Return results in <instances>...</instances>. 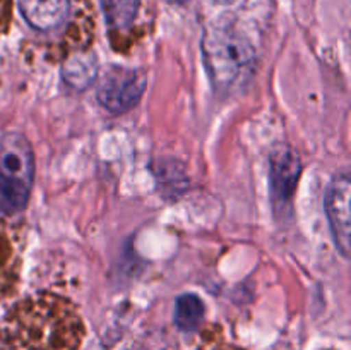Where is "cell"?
I'll return each mask as SVG.
<instances>
[{"mask_svg":"<svg viewBox=\"0 0 351 350\" xmlns=\"http://www.w3.org/2000/svg\"><path fill=\"white\" fill-rule=\"evenodd\" d=\"M75 0H19L24 21L43 34L62 33L74 17Z\"/></svg>","mask_w":351,"mask_h":350,"instance_id":"cell-7","label":"cell"},{"mask_svg":"<svg viewBox=\"0 0 351 350\" xmlns=\"http://www.w3.org/2000/svg\"><path fill=\"white\" fill-rule=\"evenodd\" d=\"M168 2H173V3H185V2H189V0H168Z\"/></svg>","mask_w":351,"mask_h":350,"instance_id":"cell-12","label":"cell"},{"mask_svg":"<svg viewBox=\"0 0 351 350\" xmlns=\"http://www.w3.org/2000/svg\"><path fill=\"white\" fill-rule=\"evenodd\" d=\"M204 318V302L195 294H182L175 301L173 319L182 331H194Z\"/></svg>","mask_w":351,"mask_h":350,"instance_id":"cell-9","label":"cell"},{"mask_svg":"<svg viewBox=\"0 0 351 350\" xmlns=\"http://www.w3.org/2000/svg\"><path fill=\"white\" fill-rule=\"evenodd\" d=\"M202 60L216 91L228 93L250 78L256 50L230 24L213 23L201 40Z\"/></svg>","mask_w":351,"mask_h":350,"instance_id":"cell-2","label":"cell"},{"mask_svg":"<svg viewBox=\"0 0 351 350\" xmlns=\"http://www.w3.org/2000/svg\"><path fill=\"white\" fill-rule=\"evenodd\" d=\"M99 71V62L95 54L91 51H77L62 65V78H64L65 84L72 89H82L89 88L91 82L95 81Z\"/></svg>","mask_w":351,"mask_h":350,"instance_id":"cell-8","label":"cell"},{"mask_svg":"<svg viewBox=\"0 0 351 350\" xmlns=\"http://www.w3.org/2000/svg\"><path fill=\"white\" fill-rule=\"evenodd\" d=\"M5 257H7V242L5 239H3L2 233H0V268H2L3 263H5Z\"/></svg>","mask_w":351,"mask_h":350,"instance_id":"cell-11","label":"cell"},{"mask_svg":"<svg viewBox=\"0 0 351 350\" xmlns=\"http://www.w3.org/2000/svg\"><path fill=\"white\" fill-rule=\"evenodd\" d=\"M350 192L351 180L348 172L338 174L326 192V213L338 253L343 257L350 256Z\"/></svg>","mask_w":351,"mask_h":350,"instance_id":"cell-6","label":"cell"},{"mask_svg":"<svg viewBox=\"0 0 351 350\" xmlns=\"http://www.w3.org/2000/svg\"><path fill=\"white\" fill-rule=\"evenodd\" d=\"M5 333L14 350H75L84 326L71 302L38 294L14 307L7 318Z\"/></svg>","mask_w":351,"mask_h":350,"instance_id":"cell-1","label":"cell"},{"mask_svg":"<svg viewBox=\"0 0 351 350\" xmlns=\"http://www.w3.org/2000/svg\"><path fill=\"white\" fill-rule=\"evenodd\" d=\"M146 89V74L141 69L113 65L98 86V102L112 113H123L137 105Z\"/></svg>","mask_w":351,"mask_h":350,"instance_id":"cell-4","label":"cell"},{"mask_svg":"<svg viewBox=\"0 0 351 350\" xmlns=\"http://www.w3.org/2000/svg\"><path fill=\"white\" fill-rule=\"evenodd\" d=\"M106 23L112 30H127L134 23L141 0H101Z\"/></svg>","mask_w":351,"mask_h":350,"instance_id":"cell-10","label":"cell"},{"mask_svg":"<svg viewBox=\"0 0 351 350\" xmlns=\"http://www.w3.org/2000/svg\"><path fill=\"white\" fill-rule=\"evenodd\" d=\"M34 182V154L29 141L17 132L0 136V215L26 208Z\"/></svg>","mask_w":351,"mask_h":350,"instance_id":"cell-3","label":"cell"},{"mask_svg":"<svg viewBox=\"0 0 351 350\" xmlns=\"http://www.w3.org/2000/svg\"><path fill=\"white\" fill-rule=\"evenodd\" d=\"M302 174V161L290 144H278L269 154L271 201L276 211L290 206Z\"/></svg>","mask_w":351,"mask_h":350,"instance_id":"cell-5","label":"cell"}]
</instances>
